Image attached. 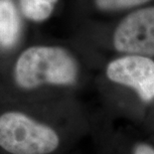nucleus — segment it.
Wrapping results in <instances>:
<instances>
[{"label": "nucleus", "instance_id": "f257e3e1", "mask_svg": "<svg viewBox=\"0 0 154 154\" xmlns=\"http://www.w3.org/2000/svg\"><path fill=\"white\" fill-rule=\"evenodd\" d=\"M91 129L79 96L0 104V154H66Z\"/></svg>", "mask_w": 154, "mask_h": 154}, {"label": "nucleus", "instance_id": "9d476101", "mask_svg": "<svg viewBox=\"0 0 154 154\" xmlns=\"http://www.w3.org/2000/svg\"><path fill=\"white\" fill-rule=\"evenodd\" d=\"M66 154H84V153L82 152L79 148H77V149L73 150V151H71V152H69V153H66Z\"/></svg>", "mask_w": 154, "mask_h": 154}, {"label": "nucleus", "instance_id": "9b49d317", "mask_svg": "<svg viewBox=\"0 0 154 154\" xmlns=\"http://www.w3.org/2000/svg\"><path fill=\"white\" fill-rule=\"evenodd\" d=\"M149 133V135L150 137H151V139H152V141L154 142V130H147Z\"/></svg>", "mask_w": 154, "mask_h": 154}, {"label": "nucleus", "instance_id": "7ed1b4c3", "mask_svg": "<svg viewBox=\"0 0 154 154\" xmlns=\"http://www.w3.org/2000/svg\"><path fill=\"white\" fill-rule=\"evenodd\" d=\"M96 85L103 109L147 126L154 109V59L132 55L103 59Z\"/></svg>", "mask_w": 154, "mask_h": 154}, {"label": "nucleus", "instance_id": "39448f33", "mask_svg": "<svg viewBox=\"0 0 154 154\" xmlns=\"http://www.w3.org/2000/svg\"><path fill=\"white\" fill-rule=\"evenodd\" d=\"M101 107L91 112V139L94 154H154L148 131L143 134L128 119Z\"/></svg>", "mask_w": 154, "mask_h": 154}, {"label": "nucleus", "instance_id": "423d86ee", "mask_svg": "<svg viewBox=\"0 0 154 154\" xmlns=\"http://www.w3.org/2000/svg\"><path fill=\"white\" fill-rule=\"evenodd\" d=\"M23 19L19 7L13 0H0V70L22 48Z\"/></svg>", "mask_w": 154, "mask_h": 154}, {"label": "nucleus", "instance_id": "f03ea898", "mask_svg": "<svg viewBox=\"0 0 154 154\" xmlns=\"http://www.w3.org/2000/svg\"><path fill=\"white\" fill-rule=\"evenodd\" d=\"M94 71L96 60L75 41L26 45L0 70V104L80 97Z\"/></svg>", "mask_w": 154, "mask_h": 154}, {"label": "nucleus", "instance_id": "0eeeda50", "mask_svg": "<svg viewBox=\"0 0 154 154\" xmlns=\"http://www.w3.org/2000/svg\"><path fill=\"white\" fill-rule=\"evenodd\" d=\"M81 19L109 20L134 9L154 3V0H76Z\"/></svg>", "mask_w": 154, "mask_h": 154}, {"label": "nucleus", "instance_id": "1a4fd4ad", "mask_svg": "<svg viewBox=\"0 0 154 154\" xmlns=\"http://www.w3.org/2000/svg\"><path fill=\"white\" fill-rule=\"evenodd\" d=\"M146 129L148 130H154V109H153V111H152V116L150 117V120L148 124H147L146 126Z\"/></svg>", "mask_w": 154, "mask_h": 154}, {"label": "nucleus", "instance_id": "6e6552de", "mask_svg": "<svg viewBox=\"0 0 154 154\" xmlns=\"http://www.w3.org/2000/svg\"><path fill=\"white\" fill-rule=\"evenodd\" d=\"M60 0H19L18 7L26 21L40 24L49 20Z\"/></svg>", "mask_w": 154, "mask_h": 154}, {"label": "nucleus", "instance_id": "20e7f679", "mask_svg": "<svg viewBox=\"0 0 154 154\" xmlns=\"http://www.w3.org/2000/svg\"><path fill=\"white\" fill-rule=\"evenodd\" d=\"M75 42L97 61L123 55L154 59V3L109 20L81 19Z\"/></svg>", "mask_w": 154, "mask_h": 154}]
</instances>
